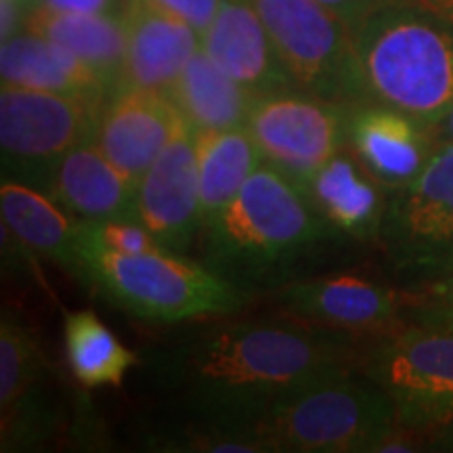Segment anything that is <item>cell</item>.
<instances>
[{"instance_id":"obj_28","label":"cell","mask_w":453,"mask_h":453,"mask_svg":"<svg viewBox=\"0 0 453 453\" xmlns=\"http://www.w3.org/2000/svg\"><path fill=\"white\" fill-rule=\"evenodd\" d=\"M420 294L422 300L413 309L424 311V313L451 317L453 319V273L449 277H445L443 281L422 288Z\"/></svg>"},{"instance_id":"obj_33","label":"cell","mask_w":453,"mask_h":453,"mask_svg":"<svg viewBox=\"0 0 453 453\" xmlns=\"http://www.w3.org/2000/svg\"><path fill=\"white\" fill-rule=\"evenodd\" d=\"M433 130H434V137H437V141H439V145L453 143V110L447 113L443 120L434 124Z\"/></svg>"},{"instance_id":"obj_30","label":"cell","mask_w":453,"mask_h":453,"mask_svg":"<svg viewBox=\"0 0 453 453\" xmlns=\"http://www.w3.org/2000/svg\"><path fill=\"white\" fill-rule=\"evenodd\" d=\"M127 0H36V4L73 13H122Z\"/></svg>"},{"instance_id":"obj_25","label":"cell","mask_w":453,"mask_h":453,"mask_svg":"<svg viewBox=\"0 0 453 453\" xmlns=\"http://www.w3.org/2000/svg\"><path fill=\"white\" fill-rule=\"evenodd\" d=\"M64 340L72 373L87 388L122 387L127 373L141 364L93 311L67 313Z\"/></svg>"},{"instance_id":"obj_11","label":"cell","mask_w":453,"mask_h":453,"mask_svg":"<svg viewBox=\"0 0 453 453\" xmlns=\"http://www.w3.org/2000/svg\"><path fill=\"white\" fill-rule=\"evenodd\" d=\"M271 296L288 317L361 338L401 326L422 300L420 292H401L355 275L286 281Z\"/></svg>"},{"instance_id":"obj_16","label":"cell","mask_w":453,"mask_h":453,"mask_svg":"<svg viewBox=\"0 0 453 453\" xmlns=\"http://www.w3.org/2000/svg\"><path fill=\"white\" fill-rule=\"evenodd\" d=\"M183 122L160 90L122 88L101 111L95 141L122 173L139 183Z\"/></svg>"},{"instance_id":"obj_26","label":"cell","mask_w":453,"mask_h":453,"mask_svg":"<svg viewBox=\"0 0 453 453\" xmlns=\"http://www.w3.org/2000/svg\"><path fill=\"white\" fill-rule=\"evenodd\" d=\"M81 237L122 254L150 252L162 246L141 220H81Z\"/></svg>"},{"instance_id":"obj_18","label":"cell","mask_w":453,"mask_h":453,"mask_svg":"<svg viewBox=\"0 0 453 453\" xmlns=\"http://www.w3.org/2000/svg\"><path fill=\"white\" fill-rule=\"evenodd\" d=\"M47 194L81 220H139V183L122 173L95 139L61 160Z\"/></svg>"},{"instance_id":"obj_8","label":"cell","mask_w":453,"mask_h":453,"mask_svg":"<svg viewBox=\"0 0 453 453\" xmlns=\"http://www.w3.org/2000/svg\"><path fill=\"white\" fill-rule=\"evenodd\" d=\"M298 90L342 105L365 104L350 27L317 0H248Z\"/></svg>"},{"instance_id":"obj_3","label":"cell","mask_w":453,"mask_h":453,"mask_svg":"<svg viewBox=\"0 0 453 453\" xmlns=\"http://www.w3.org/2000/svg\"><path fill=\"white\" fill-rule=\"evenodd\" d=\"M200 235L203 263L240 286L340 237L311 208L303 189L267 162Z\"/></svg>"},{"instance_id":"obj_1","label":"cell","mask_w":453,"mask_h":453,"mask_svg":"<svg viewBox=\"0 0 453 453\" xmlns=\"http://www.w3.org/2000/svg\"><path fill=\"white\" fill-rule=\"evenodd\" d=\"M359 349L361 336L296 317L211 321L164 350L156 367L189 422L257 428L283 396L359 364Z\"/></svg>"},{"instance_id":"obj_29","label":"cell","mask_w":453,"mask_h":453,"mask_svg":"<svg viewBox=\"0 0 453 453\" xmlns=\"http://www.w3.org/2000/svg\"><path fill=\"white\" fill-rule=\"evenodd\" d=\"M330 9L334 15H338L349 27H355L361 19H365L372 11L382 7L388 0H317Z\"/></svg>"},{"instance_id":"obj_9","label":"cell","mask_w":453,"mask_h":453,"mask_svg":"<svg viewBox=\"0 0 453 453\" xmlns=\"http://www.w3.org/2000/svg\"><path fill=\"white\" fill-rule=\"evenodd\" d=\"M104 107L70 95L3 84L0 90V151L3 179L47 194L61 160L97 137Z\"/></svg>"},{"instance_id":"obj_17","label":"cell","mask_w":453,"mask_h":453,"mask_svg":"<svg viewBox=\"0 0 453 453\" xmlns=\"http://www.w3.org/2000/svg\"><path fill=\"white\" fill-rule=\"evenodd\" d=\"M127 30L122 88H150L166 95L187 64L202 49V36L179 17L145 0H127L122 9Z\"/></svg>"},{"instance_id":"obj_2","label":"cell","mask_w":453,"mask_h":453,"mask_svg":"<svg viewBox=\"0 0 453 453\" xmlns=\"http://www.w3.org/2000/svg\"><path fill=\"white\" fill-rule=\"evenodd\" d=\"M370 101L434 124L453 110V24L411 0H388L350 27Z\"/></svg>"},{"instance_id":"obj_7","label":"cell","mask_w":453,"mask_h":453,"mask_svg":"<svg viewBox=\"0 0 453 453\" xmlns=\"http://www.w3.org/2000/svg\"><path fill=\"white\" fill-rule=\"evenodd\" d=\"M376 242L418 290L453 273V143H441L411 183L388 191Z\"/></svg>"},{"instance_id":"obj_35","label":"cell","mask_w":453,"mask_h":453,"mask_svg":"<svg viewBox=\"0 0 453 453\" xmlns=\"http://www.w3.org/2000/svg\"><path fill=\"white\" fill-rule=\"evenodd\" d=\"M21 3H24L27 7V13H30V9L36 7V0H21Z\"/></svg>"},{"instance_id":"obj_19","label":"cell","mask_w":453,"mask_h":453,"mask_svg":"<svg viewBox=\"0 0 453 453\" xmlns=\"http://www.w3.org/2000/svg\"><path fill=\"white\" fill-rule=\"evenodd\" d=\"M298 187L340 237L376 240L380 234L388 194L350 150L338 151Z\"/></svg>"},{"instance_id":"obj_5","label":"cell","mask_w":453,"mask_h":453,"mask_svg":"<svg viewBox=\"0 0 453 453\" xmlns=\"http://www.w3.org/2000/svg\"><path fill=\"white\" fill-rule=\"evenodd\" d=\"M395 422L393 401L353 364L283 396L257 428L273 453H372Z\"/></svg>"},{"instance_id":"obj_22","label":"cell","mask_w":453,"mask_h":453,"mask_svg":"<svg viewBox=\"0 0 453 453\" xmlns=\"http://www.w3.org/2000/svg\"><path fill=\"white\" fill-rule=\"evenodd\" d=\"M24 30L70 49L104 78L111 95L120 90L127 59L122 13H73L36 4L26 15Z\"/></svg>"},{"instance_id":"obj_24","label":"cell","mask_w":453,"mask_h":453,"mask_svg":"<svg viewBox=\"0 0 453 453\" xmlns=\"http://www.w3.org/2000/svg\"><path fill=\"white\" fill-rule=\"evenodd\" d=\"M196 150L203 226L234 202L265 160L246 128L202 130L196 133Z\"/></svg>"},{"instance_id":"obj_14","label":"cell","mask_w":453,"mask_h":453,"mask_svg":"<svg viewBox=\"0 0 453 453\" xmlns=\"http://www.w3.org/2000/svg\"><path fill=\"white\" fill-rule=\"evenodd\" d=\"M437 147L433 127L411 113L376 101L350 105L347 150L387 191L411 183Z\"/></svg>"},{"instance_id":"obj_4","label":"cell","mask_w":453,"mask_h":453,"mask_svg":"<svg viewBox=\"0 0 453 453\" xmlns=\"http://www.w3.org/2000/svg\"><path fill=\"white\" fill-rule=\"evenodd\" d=\"M82 277L124 313L160 324L211 319L240 311L243 288L229 277L168 248L122 254L82 240Z\"/></svg>"},{"instance_id":"obj_23","label":"cell","mask_w":453,"mask_h":453,"mask_svg":"<svg viewBox=\"0 0 453 453\" xmlns=\"http://www.w3.org/2000/svg\"><path fill=\"white\" fill-rule=\"evenodd\" d=\"M166 95L196 133L246 128L258 99L220 70L202 49L191 57Z\"/></svg>"},{"instance_id":"obj_27","label":"cell","mask_w":453,"mask_h":453,"mask_svg":"<svg viewBox=\"0 0 453 453\" xmlns=\"http://www.w3.org/2000/svg\"><path fill=\"white\" fill-rule=\"evenodd\" d=\"M145 3L179 17L180 21L189 24L202 36L211 27L223 0H145Z\"/></svg>"},{"instance_id":"obj_31","label":"cell","mask_w":453,"mask_h":453,"mask_svg":"<svg viewBox=\"0 0 453 453\" xmlns=\"http://www.w3.org/2000/svg\"><path fill=\"white\" fill-rule=\"evenodd\" d=\"M433 451H453V416L433 434Z\"/></svg>"},{"instance_id":"obj_34","label":"cell","mask_w":453,"mask_h":453,"mask_svg":"<svg viewBox=\"0 0 453 453\" xmlns=\"http://www.w3.org/2000/svg\"><path fill=\"white\" fill-rule=\"evenodd\" d=\"M411 317H433V319H443V321H451V324H453V319H451V317L434 315V313H424V311H416V309L411 311Z\"/></svg>"},{"instance_id":"obj_12","label":"cell","mask_w":453,"mask_h":453,"mask_svg":"<svg viewBox=\"0 0 453 453\" xmlns=\"http://www.w3.org/2000/svg\"><path fill=\"white\" fill-rule=\"evenodd\" d=\"M47 359L19 317H0V449L24 451L49 443L59 411L47 387Z\"/></svg>"},{"instance_id":"obj_20","label":"cell","mask_w":453,"mask_h":453,"mask_svg":"<svg viewBox=\"0 0 453 453\" xmlns=\"http://www.w3.org/2000/svg\"><path fill=\"white\" fill-rule=\"evenodd\" d=\"M0 76L3 84L11 87L70 95L101 107L111 99V90L104 78L81 57L27 30L3 41Z\"/></svg>"},{"instance_id":"obj_13","label":"cell","mask_w":453,"mask_h":453,"mask_svg":"<svg viewBox=\"0 0 453 453\" xmlns=\"http://www.w3.org/2000/svg\"><path fill=\"white\" fill-rule=\"evenodd\" d=\"M137 214L164 248L187 252L202 231L196 130L183 122L139 180Z\"/></svg>"},{"instance_id":"obj_21","label":"cell","mask_w":453,"mask_h":453,"mask_svg":"<svg viewBox=\"0 0 453 453\" xmlns=\"http://www.w3.org/2000/svg\"><path fill=\"white\" fill-rule=\"evenodd\" d=\"M0 212L3 225H7L27 248L81 280V220L64 211L53 197L36 187L3 179Z\"/></svg>"},{"instance_id":"obj_10","label":"cell","mask_w":453,"mask_h":453,"mask_svg":"<svg viewBox=\"0 0 453 453\" xmlns=\"http://www.w3.org/2000/svg\"><path fill=\"white\" fill-rule=\"evenodd\" d=\"M350 105L332 104L313 95H265L254 101L246 130L263 160L303 185L332 156L347 150Z\"/></svg>"},{"instance_id":"obj_32","label":"cell","mask_w":453,"mask_h":453,"mask_svg":"<svg viewBox=\"0 0 453 453\" xmlns=\"http://www.w3.org/2000/svg\"><path fill=\"white\" fill-rule=\"evenodd\" d=\"M411 3L420 4V7L445 17L447 21H451L453 24V0H411Z\"/></svg>"},{"instance_id":"obj_6","label":"cell","mask_w":453,"mask_h":453,"mask_svg":"<svg viewBox=\"0 0 453 453\" xmlns=\"http://www.w3.org/2000/svg\"><path fill=\"white\" fill-rule=\"evenodd\" d=\"M359 367L393 401L396 422L434 434L453 416L451 321L411 317L361 338Z\"/></svg>"},{"instance_id":"obj_15","label":"cell","mask_w":453,"mask_h":453,"mask_svg":"<svg viewBox=\"0 0 453 453\" xmlns=\"http://www.w3.org/2000/svg\"><path fill=\"white\" fill-rule=\"evenodd\" d=\"M202 50L254 97L298 90L248 0H223L211 27L202 34Z\"/></svg>"}]
</instances>
